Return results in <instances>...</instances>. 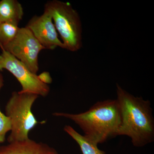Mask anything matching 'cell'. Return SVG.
<instances>
[{
    "mask_svg": "<svg viewBox=\"0 0 154 154\" xmlns=\"http://www.w3.org/2000/svg\"><path fill=\"white\" fill-rule=\"evenodd\" d=\"M121 122L117 136H126L132 144L142 147L154 141V119L149 100L129 94L116 85Z\"/></svg>",
    "mask_w": 154,
    "mask_h": 154,
    "instance_id": "cell-1",
    "label": "cell"
},
{
    "mask_svg": "<svg viewBox=\"0 0 154 154\" xmlns=\"http://www.w3.org/2000/svg\"><path fill=\"white\" fill-rule=\"evenodd\" d=\"M53 115L73 122L86 137L97 145L117 136L121 122L120 107L116 99L96 102L82 113L55 112Z\"/></svg>",
    "mask_w": 154,
    "mask_h": 154,
    "instance_id": "cell-2",
    "label": "cell"
},
{
    "mask_svg": "<svg viewBox=\"0 0 154 154\" xmlns=\"http://www.w3.org/2000/svg\"><path fill=\"white\" fill-rule=\"evenodd\" d=\"M44 11L51 16L64 49L78 51L82 46V28L79 14L69 2L49 1L45 5Z\"/></svg>",
    "mask_w": 154,
    "mask_h": 154,
    "instance_id": "cell-3",
    "label": "cell"
},
{
    "mask_svg": "<svg viewBox=\"0 0 154 154\" xmlns=\"http://www.w3.org/2000/svg\"><path fill=\"white\" fill-rule=\"evenodd\" d=\"M38 96L20 91L12 93L5 106V114L11 123L8 143L29 138V132L38 123L32 111V106Z\"/></svg>",
    "mask_w": 154,
    "mask_h": 154,
    "instance_id": "cell-4",
    "label": "cell"
},
{
    "mask_svg": "<svg viewBox=\"0 0 154 154\" xmlns=\"http://www.w3.org/2000/svg\"><path fill=\"white\" fill-rule=\"evenodd\" d=\"M1 48L18 59L32 73L37 74L39 69L38 55L45 49L28 28H19L14 40Z\"/></svg>",
    "mask_w": 154,
    "mask_h": 154,
    "instance_id": "cell-5",
    "label": "cell"
},
{
    "mask_svg": "<svg viewBox=\"0 0 154 154\" xmlns=\"http://www.w3.org/2000/svg\"><path fill=\"white\" fill-rule=\"evenodd\" d=\"M2 50L0 54V71L6 69L14 75L22 86V92L32 93L45 97L49 94L48 85L44 84L25 65L10 53Z\"/></svg>",
    "mask_w": 154,
    "mask_h": 154,
    "instance_id": "cell-6",
    "label": "cell"
},
{
    "mask_svg": "<svg viewBox=\"0 0 154 154\" xmlns=\"http://www.w3.org/2000/svg\"><path fill=\"white\" fill-rule=\"evenodd\" d=\"M45 49L51 50L57 47L64 49V46L58 37V33L51 16L44 11L40 16L34 15L26 26Z\"/></svg>",
    "mask_w": 154,
    "mask_h": 154,
    "instance_id": "cell-7",
    "label": "cell"
},
{
    "mask_svg": "<svg viewBox=\"0 0 154 154\" xmlns=\"http://www.w3.org/2000/svg\"><path fill=\"white\" fill-rule=\"evenodd\" d=\"M0 154H58L56 150L47 144L30 138L15 141L0 147Z\"/></svg>",
    "mask_w": 154,
    "mask_h": 154,
    "instance_id": "cell-8",
    "label": "cell"
},
{
    "mask_svg": "<svg viewBox=\"0 0 154 154\" xmlns=\"http://www.w3.org/2000/svg\"><path fill=\"white\" fill-rule=\"evenodd\" d=\"M23 16V7L17 0L0 1V23L6 22L19 26Z\"/></svg>",
    "mask_w": 154,
    "mask_h": 154,
    "instance_id": "cell-9",
    "label": "cell"
},
{
    "mask_svg": "<svg viewBox=\"0 0 154 154\" xmlns=\"http://www.w3.org/2000/svg\"><path fill=\"white\" fill-rule=\"evenodd\" d=\"M63 130L78 144L82 154H106L98 148V145L80 134L70 125H66Z\"/></svg>",
    "mask_w": 154,
    "mask_h": 154,
    "instance_id": "cell-10",
    "label": "cell"
},
{
    "mask_svg": "<svg viewBox=\"0 0 154 154\" xmlns=\"http://www.w3.org/2000/svg\"><path fill=\"white\" fill-rule=\"evenodd\" d=\"M19 29V26L11 23H0V47H4L13 41Z\"/></svg>",
    "mask_w": 154,
    "mask_h": 154,
    "instance_id": "cell-11",
    "label": "cell"
},
{
    "mask_svg": "<svg viewBox=\"0 0 154 154\" xmlns=\"http://www.w3.org/2000/svg\"><path fill=\"white\" fill-rule=\"evenodd\" d=\"M3 85L2 80L0 79V90ZM11 123L8 116L2 112L0 109V144L5 141L7 133L11 131Z\"/></svg>",
    "mask_w": 154,
    "mask_h": 154,
    "instance_id": "cell-12",
    "label": "cell"
},
{
    "mask_svg": "<svg viewBox=\"0 0 154 154\" xmlns=\"http://www.w3.org/2000/svg\"><path fill=\"white\" fill-rule=\"evenodd\" d=\"M38 78L42 82L46 85L51 84L52 82V78L48 72H44L38 75Z\"/></svg>",
    "mask_w": 154,
    "mask_h": 154,
    "instance_id": "cell-13",
    "label": "cell"
}]
</instances>
